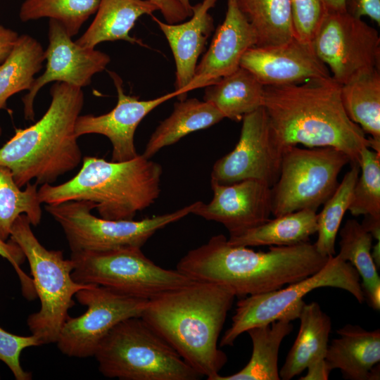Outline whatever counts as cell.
<instances>
[{
  "instance_id": "obj_22",
  "label": "cell",
  "mask_w": 380,
  "mask_h": 380,
  "mask_svg": "<svg viewBox=\"0 0 380 380\" xmlns=\"http://www.w3.org/2000/svg\"><path fill=\"white\" fill-rule=\"evenodd\" d=\"M156 11L158 7L151 0H101L93 21L75 42L90 49L116 40L145 46L129 32L141 16L151 15Z\"/></svg>"
},
{
  "instance_id": "obj_37",
  "label": "cell",
  "mask_w": 380,
  "mask_h": 380,
  "mask_svg": "<svg viewBox=\"0 0 380 380\" xmlns=\"http://www.w3.org/2000/svg\"><path fill=\"white\" fill-rule=\"evenodd\" d=\"M40 345L38 338L32 334L18 336L0 327V361L7 365L16 380L32 379V374L25 371L21 366L20 355L24 349Z\"/></svg>"
},
{
  "instance_id": "obj_39",
  "label": "cell",
  "mask_w": 380,
  "mask_h": 380,
  "mask_svg": "<svg viewBox=\"0 0 380 380\" xmlns=\"http://www.w3.org/2000/svg\"><path fill=\"white\" fill-rule=\"evenodd\" d=\"M345 9L354 18L368 16L380 25V0H345Z\"/></svg>"
},
{
  "instance_id": "obj_40",
  "label": "cell",
  "mask_w": 380,
  "mask_h": 380,
  "mask_svg": "<svg viewBox=\"0 0 380 380\" xmlns=\"http://www.w3.org/2000/svg\"><path fill=\"white\" fill-rule=\"evenodd\" d=\"M151 1L158 7L167 23H179L191 16L184 7L173 0Z\"/></svg>"
},
{
  "instance_id": "obj_28",
  "label": "cell",
  "mask_w": 380,
  "mask_h": 380,
  "mask_svg": "<svg viewBox=\"0 0 380 380\" xmlns=\"http://www.w3.org/2000/svg\"><path fill=\"white\" fill-rule=\"evenodd\" d=\"M341 96L349 118L380 142V72L372 69L341 85Z\"/></svg>"
},
{
  "instance_id": "obj_43",
  "label": "cell",
  "mask_w": 380,
  "mask_h": 380,
  "mask_svg": "<svg viewBox=\"0 0 380 380\" xmlns=\"http://www.w3.org/2000/svg\"><path fill=\"white\" fill-rule=\"evenodd\" d=\"M361 224L372 236L373 239L380 241V218L367 215L365 216Z\"/></svg>"
},
{
  "instance_id": "obj_23",
  "label": "cell",
  "mask_w": 380,
  "mask_h": 380,
  "mask_svg": "<svg viewBox=\"0 0 380 380\" xmlns=\"http://www.w3.org/2000/svg\"><path fill=\"white\" fill-rule=\"evenodd\" d=\"M298 319L300 324L296 339L279 371L283 380H290L312 363L325 359L331 318L317 302H312L304 304Z\"/></svg>"
},
{
  "instance_id": "obj_3",
  "label": "cell",
  "mask_w": 380,
  "mask_h": 380,
  "mask_svg": "<svg viewBox=\"0 0 380 380\" xmlns=\"http://www.w3.org/2000/svg\"><path fill=\"white\" fill-rule=\"evenodd\" d=\"M235 297L222 285L194 281L148 300L141 317L194 370L213 380L227 362L218 339Z\"/></svg>"
},
{
  "instance_id": "obj_31",
  "label": "cell",
  "mask_w": 380,
  "mask_h": 380,
  "mask_svg": "<svg viewBox=\"0 0 380 380\" xmlns=\"http://www.w3.org/2000/svg\"><path fill=\"white\" fill-rule=\"evenodd\" d=\"M252 26L257 47L284 44L294 37L290 0H236Z\"/></svg>"
},
{
  "instance_id": "obj_30",
  "label": "cell",
  "mask_w": 380,
  "mask_h": 380,
  "mask_svg": "<svg viewBox=\"0 0 380 380\" xmlns=\"http://www.w3.org/2000/svg\"><path fill=\"white\" fill-rule=\"evenodd\" d=\"M44 51L33 37L18 36L11 51L0 64V110L6 107L11 96L30 89L34 75L42 68Z\"/></svg>"
},
{
  "instance_id": "obj_12",
  "label": "cell",
  "mask_w": 380,
  "mask_h": 380,
  "mask_svg": "<svg viewBox=\"0 0 380 380\" xmlns=\"http://www.w3.org/2000/svg\"><path fill=\"white\" fill-rule=\"evenodd\" d=\"M318 58L341 85L380 67L378 31L343 12H327L312 42Z\"/></svg>"
},
{
  "instance_id": "obj_25",
  "label": "cell",
  "mask_w": 380,
  "mask_h": 380,
  "mask_svg": "<svg viewBox=\"0 0 380 380\" xmlns=\"http://www.w3.org/2000/svg\"><path fill=\"white\" fill-rule=\"evenodd\" d=\"M317 231V211L303 209L274 217L242 233L229 236L228 241L246 247L292 246L308 242Z\"/></svg>"
},
{
  "instance_id": "obj_45",
  "label": "cell",
  "mask_w": 380,
  "mask_h": 380,
  "mask_svg": "<svg viewBox=\"0 0 380 380\" xmlns=\"http://www.w3.org/2000/svg\"><path fill=\"white\" fill-rule=\"evenodd\" d=\"M371 255L376 267L379 269L380 267V241H377V242L372 246Z\"/></svg>"
},
{
  "instance_id": "obj_17",
  "label": "cell",
  "mask_w": 380,
  "mask_h": 380,
  "mask_svg": "<svg viewBox=\"0 0 380 380\" xmlns=\"http://www.w3.org/2000/svg\"><path fill=\"white\" fill-rule=\"evenodd\" d=\"M213 196L210 203L196 201L191 213L223 224L234 236L270 219V186L256 179L230 184L211 181Z\"/></svg>"
},
{
  "instance_id": "obj_21",
  "label": "cell",
  "mask_w": 380,
  "mask_h": 380,
  "mask_svg": "<svg viewBox=\"0 0 380 380\" xmlns=\"http://www.w3.org/2000/svg\"><path fill=\"white\" fill-rule=\"evenodd\" d=\"M339 338L328 344L325 360L350 380L379 379L380 331L346 324L336 331Z\"/></svg>"
},
{
  "instance_id": "obj_15",
  "label": "cell",
  "mask_w": 380,
  "mask_h": 380,
  "mask_svg": "<svg viewBox=\"0 0 380 380\" xmlns=\"http://www.w3.org/2000/svg\"><path fill=\"white\" fill-rule=\"evenodd\" d=\"M48 39L49 44L44 51L46 69L34 79L22 99L27 120H34V101L44 85L55 82L82 88L89 85L92 77L104 70L110 61L106 53L84 48L73 42L63 25L53 19L49 21Z\"/></svg>"
},
{
  "instance_id": "obj_26",
  "label": "cell",
  "mask_w": 380,
  "mask_h": 380,
  "mask_svg": "<svg viewBox=\"0 0 380 380\" xmlns=\"http://www.w3.org/2000/svg\"><path fill=\"white\" fill-rule=\"evenodd\" d=\"M265 86L248 70L239 67L205 87L203 101L234 121L262 106Z\"/></svg>"
},
{
  "instance_id": "obj_29",
  "label": "cell",
  "mask_w": 380,
  "mask_h": 380,
  "mask_svg": "<svg viewBox=\"0 0 380 380\" xmlns=\"http://www.w3.org/2000/svg\"><path fill=\"white\" fill-rule=\"evenodd\" d=\"M337 255L350 262L362 278L365 298L373 309L380 308V277L371 255L372 236L355 219L348 220L340 229Z\"/></svg>"
},
{
  "instance_id": "obj_16",
  "label": "cell",
  "mask_w": 380,
  "mask_h": 380,
  "mask_svg": "<svg viewBox=\"0 0 380 380\" xmlns=\"http://www.w3.org/2000/svg\"><path fill=\"white\" fill-rule=\"evenodd\" d=\"M118 94L116 106L108 113L100 115H79L75 124L77 137L89 134L106 137L112 144V161L123 162L137 157L134 145L135 131L141 120L154 108L177 96V93H167L149 100L125 93L122 80L115 72L109 71Z\"/></svg>"
},
{
  "instance_id": "obj_41",
  "label": "cell",
  "mask_w": 380,
  "mask_h": 380,
  "mask_svg": "<svg viewBox=\"0 0 380 380\" xmlns=\"http://www.w3.org/2000/svg\"><path fill=\"white\" fill-rule=\"evenodd\" d=\"M18 37L15 31L0 25V64L11 51Z\"/></svg>"
},
{
  "instance_id": "obj_46",
  "label": "cell",
  "mask_w": 380,
  "mask_h": 380,
  "mask_svg": "<svg viewBox=\"0 0 380 380\" xmlns=\"http://www.w3.org/2000/svg\"><path fill=\"white\" fill-rule=\"evenodd\" d=\"M180 4L191 15H192V5L190 3V0H173Z\"/></svg>"
},
{
  "instance_id": "obj_2",
  "label": "cell",
  "mask_w": 380,
  "mask_h": 380,
  "mask_svg": "<svg viewBox=\"0 0 380 380\" xmlns=\"http://www.w3.org/2000/svg\"><path fill=\"white\" fill-rule=\"evenodd\" d=\"M262 107L283 148H334L347 155L350 164L359 165L360 150L370 147L365 132L348 116L341 84L331 76L298 84L265 86Z\"/></svg>"
},
{
  "instance_id": "obj_33",
  "label": "cell",
  "mask_w": 380,
  "mask_h": 380,
  "mask_svg": "<svg viewBox=\"0 0 380 380\" xmlns=\"http://www.w3.org/2000/svg\"><path fill=\"white\" fill-rule=\"evenodd\" d=\"M334 192L324 202L317 214V239L314 243L317 251L324 256L336 254L335 242L344 215L350 206L353 191L360 171L359 165L350 164Z\"/></svg>"
},
{
  "instance_id": "obj_42",
  "label": "cell",
  "mask_w": 380,
  "mask_h": 380,
  "mask_svg": "<svg viewBox=\"0 0 380 380\" xmlns=\"http://www.w3.org/2000/svg\"><path fill=\"white\" fill-rule=\"evenodd\" d=\"M306 369V374L300 378V380H327L331 371L325 359L312 363Z\"/></svg>"
},
{
  "instance_id": "obj_34",
  "label": "cell",
  "mask_w": 380,
  "mask_h": 380,
  "mask_svg": "<svg viewBox=\"0 0 380 380\" xmlns=\"http://www.w3.org/2000/svg\"><path fill=\"white\" fill-rule=\"evenodd\" d=\"M101 0H25L19 17L23 22L48 18L59 22L71 37L96 13Z\"/></svg>"
},
{
  "instance_id": "obj_11",
  "label": "cell",
  "mask_w": 380,
  "mask_h": 380,
  "mask_svg": "<svg viewBox=\"0 0 380 380\" xmlns=\"http://www.w3.org/2000/svg\"><path fill=\"white\" fill-rule=\"evenodd\" d=\"M196 202L176 211L141 220H108L91 213L95 203L77 200L46 204V210L61 226L71 253L143 246L159 229L191 213Z\"/></svg>"
},
{
  "instance_id": "obj_19",
  "label": "cell",
  "mask_w": 380,
  "mask_h": 380,
  "mask_svg": "<svg viewBox=\"0 0 380 380\" xmlns=\"http://www.w3.org/2000/svg\"><path fill=\"white\" fill-rule=\"evenodd\" d=\"M256 44L254 30L238 7L236 0H227L225 18L215 30L210 45L196 65L185 93L205 87L234 72L243 54Z\"/></svg>"
},
{
  "instance_id": "obj_24",
  "label": "cell",
  "mask_w": 380,
  "mask_h": 380,
  "mask_svg": "<svg viewBox=\"0 0 380 380\" xmlns=\"http://www.w3.org/2000/svg\"><path fill=\"white\" fill-rule=\"evenodd\" d=\"M224 118L213 104L196 98L176 102L172 113L152 133L143 156L151 158L161 148L174 144L182 137L208 128Z\"/></svg>"
},
{
  "instance_id": "obj_6",
  "label": "cell",
  "mask_w": 380,
  "mask_h": 380,
  "mask_svg": "<svg viewBox=\"0 0 380 380\" xmlns=\"http://www.w3.org/2000/svg\"><path fill=\"white\" fill-rule=\"evenodd\" d=\"M100 372L121 380H197L203 376L141 317L125 319L94 354Z\"/></svg>"
},
{
  "instance_id": "obj_5",
  "label": "cell",
  "mask_w": 380,
  "mask_h": 380,
  "mask_svg": "<svg viewBox=\"0 0 380 380\" xmlns=\"http://www.w3.org/2000/svg\"><path fill=\"white\" fill-rule=\"evenodd\" d=\"M162 172L160 164L143 155L123 162L85 156L75 177L59 185L42 184L38 196L46 204L89 201L103 218L133 220L158 198Z\"/></svg>"
},
{
  "instance_id": "obj_47",
  "label": "cell",
  "mask_w": 380,
  "mask_h": 380,
  "mask_svg": "<svg viewBox=\"0 0 380 380\" xmlns=\"http://www.w3.org/2000/svg\"><path fill=\"white\" fill-rule=\"evenodd\" d=\"M1 134H2V128H1V127L0 125V137H1Z\"/></svg>"
},
{
  "instance_id": "obj_35",
  "label": "cell",
  "mask_w": 380,
  "mask_h": 380,
  "mask_svg": "<svg viewBox=\"0 0 380 380\" xmlns=\"http://www.w3.org/2000/svg\"><path fill=\"white\" fill-rule=\"evenodd\" d=\"M359 167L361 175L354 186L348 210L353 216L380 218V153L363 147Z\"/></svg>"
},
{
  "instance_id": "obj_7",
  "label": "cell",
  "mask_w": 380,
  "mask_h": 380,
  "mask_svg": "<svg viewBox=\"0 0 380 380\" xmlns=\"http://www.w3.org/2000/svg\"><path fill=\"white\" fill-rule=\"evenodd\" d=\"M26 215L17 217L11 227L10 240L22 249L28 261L36 296L40 300L39 311L31 314L27 324L41 345L56 343L60 331L74 305L73 297L91 284H82L72 277L73 262L65 259L62 251L48 250L31 229Z\"/></svg>"
},
{
  "instance_id": "obj_38",
  "label": "cell",
  "mask_w": 380,
  "mask_h": 380,
  "mask_svg": "<svg viewBox=\"0 0 380 380\" xmlns=\"http://www.w3.org/2000/svg\"><path fill=\"white\" fill-rule=\"evenodd\" d=\"M0 256L7 260L14 268L20 279L21 290L27 299L32 300L37 297L32 277L21 268L26 260L20 246L13 241H4L0 239Z\"/></svg>"
},
{
  "instance_id": "obj_36",
  "label": "cell",
  "mask_w": 380,
  "mask_h": 380,
  "mask_svg": "<svg viewBox=\"0 0 380 380\" xmlns=\"http://www.w3.org/2000/svg\"><path fill=\"white\" fill-rule=\"evenodd\" d=\"M294 37L312 42L327 13L324 0H290Z\"/></svg>"
},
{
  "instance_id": "obj_10",
  "label": "cell",
  "mask_w": 380,
  "mask_h": 380,
  "mask_svg": "<svg viewBox=\"0 0 380 380\" xmlns=\"http://www.w3.org/2000/svg\"><path fill=\"white\" fill-rule=\"evenodd\" d=\"M348 163V156L334 148L284 147L279 178L270 187L271 213L317 211L336 190L338 175Z\"/></svg>"
},
{
  "instance_id": "obj_27",
  "label": "cell",
  "mask_w": 380,
  "mask_h": 380,
  "mask_svg": "<svg viewBox=\"0 0 380 380\" xmlns=\"http://www.w3.org/2000/svg\"><path fill=\"white\" fill-rule=\"evenodd\" d=\"M291 321L281 319L253 327L246 332L252 341L248 362L238 372L218 374L213 380H279L278 355L283 339L293 330Z\"/></svg>"
},
{
  "instance_id": "obj_14",
  "label": "cell",
  "mask_w": 380,
  "mask_h": 380,
  "mask_svg": "<svg viewBox=\"0 0 380 380\" xmlns=\"http://www.w3.org/2000/svg\"><path fill=\"white\" fill-rule=\"evenodd\" d=\"M234 148L213 165L211 181L230 184L245 179L269 186L279 178L284 148L275 139L262 106L243 116Z\"/></svg>"
},
{
  "instance_id": "obj_1",
  "label": "cell",
  "mask_w": 380,
  "mask_h": 380,
  "mask_svg": "<svg viewBox=\"0 0 380 380\" xmlns=\"http://www.w3.org/2000/svg\"><path fill=\"white\" fill-rule=\"evenodd\" d=\"M329 257L320 254L309 241L271 246L263 252L232 245L225 236L217 234L189 251L177 270L194 281L222 285L241 298L305 279L322 269Z\"/></svg>"
},
{
  "instance_id": "obj_4",
  "label": "cell",
  "mask_w": 380,
  "mask_h": 380,
  "mask_svg": "<svg viewBox=\"0 0 380 380\" xmlns=\"http://www.w3.org/2000/svg\"><path fill=\"white\" fill-rule=\"evenodd\" d=\"M44 115L15 134L0 148V165L12 172L20 188L31 180L51 184L81 163L75 124L84 105L82 88L55 82Z\"/></svg>"
},
{
  "instance_id": "obj_32",
  "label": "cell",
  "mask_w": 380,
  "mask_h": 380,
  "mask_svg": "<svg viewBox=\"0 0 380 380\" xmlns=\"http://www.w3.org/2000/svg\"><path fill=\"white\" fill-rule=\"evenodd\" d=\"M38 196L37 184L27 183L21 190L12 172L0 165V239L10 238L13 222L20 215H26L33 226L40 223L42 211Z\"/></svg>"
},
{
  "instance_id": "obj_9",
  "label": "cell",
  "mask_w": 380,
  "mask_h": 380,
  "mask_svg": "<svg viewBox=\"0 0 380 380\" xmlns=\"http://www.w3.org/2000/svg\"><path fill=\"white\" fill-rule=\"evenodd\" d=\"M322 287L345 290L360 303L365 300L356 270L337 255L330 256L322 269L305 279L285 288L241 298L236 303L231 327L223 334L220 346H233L241 334L253 327L281 319H298L305 303L303 298L312 290Z\"/></svg>"
},
{
  "instance_id": "obj_13",
  "label": "cell",
  "mask_w": 380,
  "mask_h": 380,
  "mask_svg": "<svg viewBox=\"0 0 380 380\" xmlns=\"http://www.w3.org/2000/svg\"><path fill=\"white\" fill-rule=\"evenodd\" d=\"M75 297L87 310L67 318L56 343L63 355L78 358L94 356L108 333L125 319L141 317L148 301L94 284L80 290Z\"/></svg>"
},
{
  "instance_id": "obj_18",
  "label": "cell",
  "mask_w": 380,
  "mask_h": 380,
  "mask_svg": "<svg viewBox=\"0 0 380 380\" xmlns=\"http://www.w3.org/2000/svg\"><path fill=\"white\" fill-rule=\"evenodd\" d=\"M239 65L264 86L298 84L331 76L317 56L312 43L295 37L280 45L248 49L241 56Z\"/></svg>"
},
{
  "instance_id": "obj_8",
  "label": "cell",
  "mask_w": 380,
  "mask_h": 380,
  "mask_svg": "<svg viewBox=\"0 0 380 380\" xmlns=\"http://www.w3.org/2000/svg\"><path fill=\"white\" fill-rule=\"evenodd\" d=\"M70 259L75 281L148 300L194 281L177 269L158 266L137 246L73 252Z\"/></svg>"
},
{
  "instance_id": "obj_20",
  "label": "cell",
  "mask_w": 380,
  "mask_h": 380,
  "mask_svg": "<svg viewBox=\"0 0 380 380\" xmlns=\"http://www.w3.org/2000/svg\"><path fill=\"white\" fill-rule=\"evenodd\" d=\"M217 1L203 0L192 6V15L189 20L184 23L169 24L151 15L164 34L175 59L176 79L174 91L179 101L186 99L185 89L191 81L198 59L214 31V20L209 11Z\"/></svg>"
},
{
  "instance_id": "obj_44",
  "label": "cell",
  "mask_w": 380,
  "mask_h": 380,
  "mask_svg": "<svg viewBox=\"0 0 380 380\" xmlns=\"http://www.w3.org/2000/svg\"><path fill=\"white\" fill-rule=\"evenodd\" d=\"M327 12H343L345 0H324Z\"/></svg>"
}]
</instances>
